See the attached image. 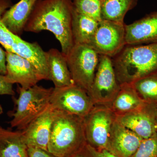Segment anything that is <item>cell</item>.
Listing matches in <instances>:
<instances>
[{
    "label": "cell",
    "mask_w": 157,
    "mask_h": 157,
    "mask_svg": "<svg viewBox=\"0 0 157 157\" xmlns=\"http://www.w3.org/2000/svg\"><path fill=\"white\" fill-rule=\"evenodd\" d=\"M72 0H37L24 28L25 32H51L59 42L65 56L74 45L72 32Z\"/></svg>",
    "instance_id": "1"
},
{
    "label": "cell",
    "mask_w": 157,
    "mask_h": 157,
    "mask_svg": "<svg viewBox=\"0 0 157 157\" xmlns=\"http://www.w3.org/2000/svg\"><path fill=\"white\" fill-rule=\"evenodd\" d=\"M86 144L83 118L54 109L48 151L56 157H70Z\"/></svg>",
    "instance_id": "2"
},
{
    "label": "cell",
    "mask_w": 157,
    "mask_h": 157,
    "mask_svg": "<svg viewBox=\"0 0 157 157\" xmlns=\"http://www.w3.org/2000/svg\"><path fill=\"white\" fill-rule=\"evenodd\" d=\"M112 60L120 84L132 83L157 71V42L125 45Z\"/></svg>",
    "instance_id": "3"
},
{
    "label": "cell",
    "mask_w": 157,
    "mask_h": 157,
    "mask_svg": "<svg viewBox=\"0 0 157 157\" xmlns=\"http://www.w3.org/2000/svg\"><path fill=\"white\" fill-rule=\"evenodd\" d=\"M53 88H45L37 84L28 89L18 86L17 98H14V109L10 112L11 128L22 131L50 107Z\"/></svg>",
    "instance_id": "4"
},
{
    "label": "cell",
    "mask_w": 157,
    "mask_h": 157,
    "mask_svg": "<svg viewBox=\"0 0 157 157\" xmlns=\"http://www.w3.org/2000/svg\"><path fill=\"white\" fill-rule=\"evenodd\" d=\"M100 55L90 45L74 44L66 56L74 83L88 93L94 81Z\"/></svg>",
    "instance_id": "5"
},
{
    "label": "cell",
    "mask_w": 157,
    "mask_h": 157,
    "mask_svg": "<svg viewBox=\"0 0 157 157\" xmlns=\"http://www.w3.org/2000/svg\"><path fill=\"white\" fill-rule=\"evenodd\" d=\"M116 115L110 107L95 105L84 121L86 143L98 149L107 150L109 137Z\"/></svg>",
    "instance_id": "6"
},
{
    "label": "cell",
    "mask_w": 157,
    "mask_h": 157,
    "mask_svg": "<svg viewBox=\"0 0 157 157\" xmlns=\"http://www.w3.org/2000/svg\"><path fill=\"white\" fill-rule=\"evenodd\" d=\"M120 88L112 58L100 55L95 75L88 92L94 104L109 107Z\"/></svg>",
    "instance_id": "7"
},
{
    "label": "cell",
    "mask_w": 157,
    "mask_h": 157,
    "mask_svg": "<svg viewBox=\"0 0 157 157\" xmlns=\"http://www.w3.org/2000/svg\"><path fill=\"white\" fill-rule=\"evenodd\" d=\"M53 109L84 118L95 106L87 91L76 84L53 88L50 98Z\"/></svg>",
    "instance_id": "8"
},
{
    "label": "cell",
    "mask_w": 157,
    "mask_h": 157,
    "mask_svg": "<svg viewBox=\"0 0 157 157\" xmlns=\"http://www.w3.org/2000/svg\"><path fill=\"white\" fill-rule=\"evenodd\" d=\"M125 24L102 20L89 45L100 55L113 58L126 45Z\"/></svg>",
    "instance_id": "9"
},
{
    "label": "cell",
    "mask_w": 157,
    "mask_h": 157,
    "mask_svg": "<svg viewBox=\"0 0 157 157\" xmlns=\"http://www.w3.org/2000/svg\"><path fill=\"white\" fill-rule=\"evenodd\" d=\"M6 81L28 89L42 80L36 68L27 60L12 52L6 51Z\"/></svg>",
    "instance_id": "10"
},
{
    "label": "cell",
    "mask_w": 157,
    "mask_h": 157,
    "mask_svg": "<svg viewBox=\"0 0 157 157\" xmlns=\"http://www.w3.org/2000/svg\"><path fill=\"white\" fill-rule=\"evenodd\" d=\"M54 114V109L50 106L21 131L28 147H38L48 151Z\"/></svg>",
    "instance_id": "11"
},
{
    "label": "cell",
    "mask_w": 157,
    "mask_h": 157,
    "mask_svg": "<svg viewBox=\"0 0 157 157\" xmlns=\"http://www.w3.org/2000/svg\"><path fill=\"white\" fill-rule=\"evenodd\" d=\"M142 140L115 120L111 129L107 150L118 157H131L137 150Z\"/></svg>",
    "instance_id": "12"
},
{
    "label": "cell",
    "mask_w": 157,
    "mask_h": 157,
    "mask_svg": "<svg viewBox=\"0 0 157 157\" xmlns=\"http://www.w3.org/2000/svg\"><path fill=\"white\" fill-rule=\"evenodd\" d=\"M126 45L157 42V11L131 24L125 25Z\"/></svg>",
    "instance_id": "13"
},
{
    "label": "cell",
    "mask_w": 157,
    "mask_h": 157,
    "mask_svg": "<svg viewBox=\"0 0 157 157\" xmlns=\"http://www.w3.org/2000/svg\"><path fill=\"white\" fill-rule=\"evenodd\" d=\"M116 120L143 139L157 133L155 121L145 105L142 108L121 115H116Z\"/></svg>",
    "instance_id": "14"
},
{
    "label": "cell",
    "mask_w": 157,
    "mask_h": 157,
    "mask_svg": "<svg viewBox=\"0 0 157 157\" xmlns=\"http://www.w3.org/2000/svg\"><path fill=\"white\" fill-rule=\"evenodd\" d=\"M12 52L28 60L36 68L42 80H49L45 52L36 42H29L13 34Z\"/></svg>",
    "instance_id": "15"
},
{
    "label": "cell",
    "mask_w": 157,
    "mask_h": 157,
    "mask_svg": "<svg viewBox=\"0 0 157 157\" xmlns=\"http://www.w3.org/2000/svg\"><path fill=\"white\" fill-rule=\"evenodd\" d=\"M36 1L20 0L4 13L2 22L10 33L20 37L22 35Z\"/></svg>",
    "instance_id": "16"
},
{
    "label": "cell",
    "mask_w": 157,
    "mask_h": 157,
    "mask_svg": "<svg viewBox=\"0 0 157 157\" xmlns=\"http://www.w3.org/2000/svg\"><path fill=\"white\" fill-rule=\"evenodd\" d=\"M49 80L54 87L60 88L75 84L67 62L66 56L56 48L45 52Z\"/></svg>",
    "instance_id": "17"
},
{
    "label": "cell",
    "mask_w": 157,
    "mask_h": 157,
    "mask_svg": "<svg viewBox=\"0 0 157 157\" xmlns=\"http://www.w3.org/2000/svg\"><path fill=\"white\" fill-rule=\"evenodd\" d=\"M28 148L21 131L0 128V157H28Z\"/></svg>",
    "instance_id": "18"
},
{
    "label": "cell",
    "mask_w": 157,
    "mask_h": 157,
    "mask_svg": "<svg viewBox=\"0 0 157 157\" xmlns=\"http://www.w3.org/2000/svg\"><path fill=\"white\" fill-rule=\"evenodd\" d=\"M119 91L109 107L116 115H121L142 108L145 105L131 83L120 84Z\"/></svg>",
    "instance_id": "19"
},
{
    "label": "cell",
    "mask_w": 157,
    "mask_h": 157,
    "mask_svg": "<svg viewBox=\"0 0 157 157\" xmlns=\"http://www.w3.org/2000/svg\"><path fill=\"white\" fill-rule=\"evenodd\" d=\"M100 21L79 13L73 9L72 32L74 44L89 45Z\"/></svg>",
    "instance_id": "20"
},
{
    "label": "cell",
    "mask_w": 157,
    "mask_h": 157,
    "mask_svg": "<svg viewBox=\"0 0 157 157\" xmlns=\"http://www.w3.org/2000/svg\"><path fill=\"white\" fill-rule=\"evenodd\" d=\"M137 0H101V20L124 23L128 11L137 6Z\"/></svg>",
    "instance_id": "21"
},
{
    "label": "cell",
    "mask_w": 157,
    "mask_h": 157,
    "mask_svg": "<svg viewBox=\"0 0 157 157\" xmlns=\"http://www.w3.org/2000/svg\"><path fill=\"white\" fill-rule=\"evenodd\" d=\"M131 84L144 102L147 104L157 103V71Z\"/></svg>",
    "instance_id": "22"
},
{
    "label": "cell",
    "mask_w": 157,
    "mask_h": 157,
    "mask_svg": "<svg viewBox=\"0 0 157 157\" xmlns=\"http://www.w3.org/2000/svg\"><path fill=\"white\" fill-rule=\"evenodd\" d=\"M75 11L101 21V0H72Z\"/></svg>",
    "instance_id": "23"
},
{
    "label": "cell",
    "mask_w": 157,
    "mask_h": 157,
    "mask_svg": "<svg viewBox=\"0 0 157 157\" xmlns=\"http://www.w3.org/2000/svg\"><path fill=\"white\" fill-rule=\"evenodd\" d=\"M13 5L11 0H0V44L6 51L12 52L14 43L13 34L6 29L2 22V18L4 13Z\"/></svg>",
    "instance_id": "24"
},
{
    "label": "cell",
    "mask_w": 157,
    "mask_h": 157,
    "mask_svg": "<svg viewBox=\"0 0 157 157\" xmlns=\"http://www.w3.org/2000/svg\"><path fill=\"white\" fill-rule=\"evenodd\" d=\"M131 157H157V133L143 139L137 150Z\"/></svg>",
    "instance_id": "25"
},
{
    "label": "cell",
    "mask_w": 157,
    "mask_h": 157,
    "mask_svg": "<svg viewBox=\"0 0 157 157\" xmlns=\"http://www.w3.org/2000/svg\"><path fill=\"white\" fill-rule=\"evenodd\" d=\"M85 157H118L106 149H98L86 144L82 150Z\"/></svg>",
    "instance_id": "26"
},
{
    "label": "cell",
    "mask_w": 157,
    "mask_h": 157,
    "mask_svg": "<svg viewBox=\"0 0 157 157\" xmlns=\"http://www.w3.org/2000/svg\"><path fill=\"white\" fill-rule=\"evenodd\" d=\"M14 95L13 84L7 82L5 76L0 74V95L14 96Z\"/></svg>",
    "instance_id": "27"
},
{
    "label": "cell",
    "mask_w": 157,
    "mask_h": 157,
    "mask_svg": "<svg viewBox=\"0 0 157 157\" xmlns=\"http://www.w3.org/2000/svg\"><path fill=\"white\" fill-rule=\"evenodd\" d=\"M28 157H56L47 151L36 147H29Z\"/></svg>",
    "instance_id": "28"
},
{
    "label": "cell",
    "mask_w": 157,
    "mask_h": 157,
    "mask_svg": "<svg viewBox=\"0 0 157 157\" xmlns=\"http://www.w3.org/2000/svg\"><path fill=\"white\" fill-rule=\"evenodd\" d=\"M6 51L0 47V74L6 75Z\"/></svg>",
    "instance_id": "29"
},
{
    "label": "cell",
    "mask_w": 157,
    "mask_h": 157,
    "mask_svg": "<svg viewBox=\"0 0 157 157\" xmlns=\"http://www.w3.org/2000/svg\"><path fill=\"white\" fill-rule=\"evenodd\" d=\"M146 106L148 111L151 113L153 117L157 130V103H152V104L146 103Z\"/></svg>",
    "instance_id": "30"
},
{
    "label": "cell",
    "mask_w": 157,
    "mask_h": 157,
    "mask_svg": "<svg viewBox=\"0 0 157 157\" xmlns=\"http://www.w3.org/2000/svg\"><path fill=\"white\" fill-rule=\"evenodd\" d=\"M70 157H85L84 155L83 154V152L82 150L81 151L79 152L78 153L76 154L73 155L72 156Z\"/></svg>",
    "instance_id": "31"
},
{
    "label": "cell",
    "mask_w": 157,
    "mask_h": 157,
    "mask_svg": "<svg viewBox=\"0 0 157 157\" xmlns=\"http://www.w3.org/2000/svg\"><path fill=\"white\" fill-rule=\"evenodd\" d=\"M3 113V107H2V105L0 104V115L2 114Z\"/></svg>",
    "instance_id": "32"
},
{
    "label": "cell",
    "mask_w": 157,
    "mask_h": 157,
    "mask_svg": "<svg viewBox=\"0 0 157 157\" xmlns=\"http://www.w3.org/2000/svg\"><path fill=\"white\" fill-rule=\"evenodd\" d=\"M2 128V127H1V126L0 125V128Z\"/></svg>",
    "instance_id": "33"
}]
</instances>
